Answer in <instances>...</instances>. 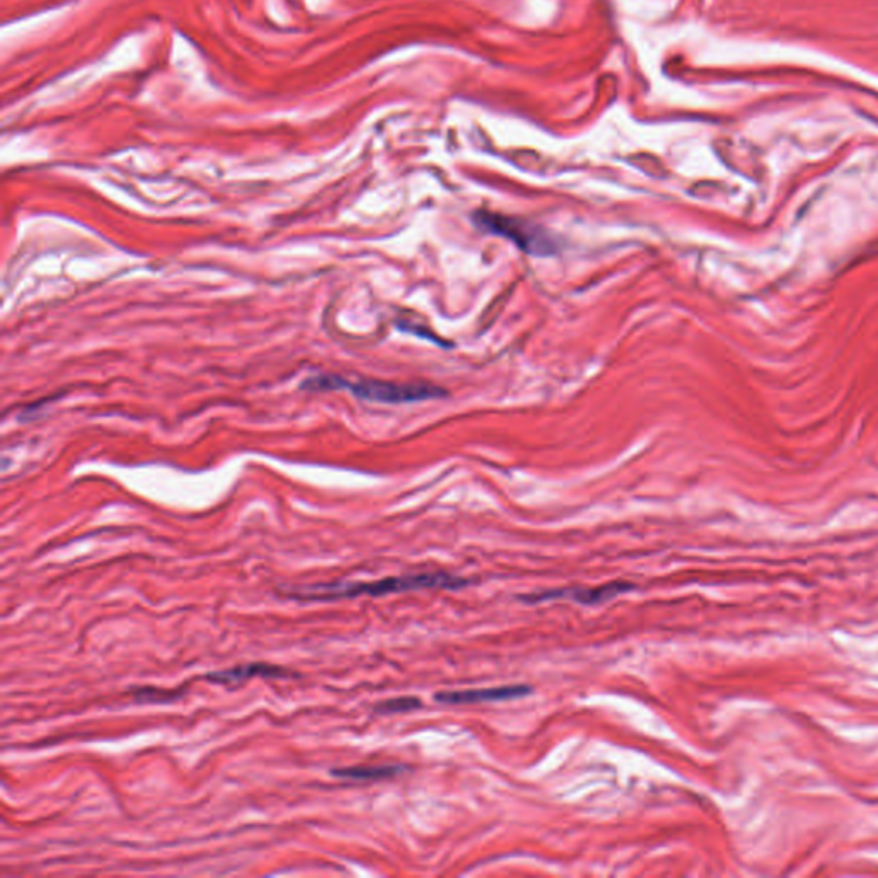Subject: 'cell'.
Masks as SVG:
<instances>
[{
	"instance_id": "5b68a950",
	"label": "cell",
	"mask_w": 878,
	"mask_h": 878,
	"mask_svg": "<svg viewBox=\"0 0 878 878\" xmlns=\"http://www.w3.org/2000/svg\"><path fill=\"white\" fill-rule=\"evenodd\" d=\"M532 688L527 685L494 686V688H481V690H460V692H439L434 695V700L439 704L465 705L481 704V702H500V700H513L530 695Z\"/></svg>"
},
{
	"instance_id": "3957f363",
	"label": "cell",
	"mask_w": 878,
	"mask_h": 878,
	"mask_svg": "<svg viewBox=\"0 0 878 878\" xmlns=\"http://www.w3.org/2000/svg\"><path fill=\"white\" fill-rule=\"evenodd\" d=\"M474 220L479 229L510 239L530 256H553L558 253V241L553 235L520 218L479 211Z\"/></svg>"
},
{
	"instance_id": "9c48e42d",
	"label": "cell",
	"mask_w": 878,
	"mask_h": 878,
	"mask_svg": "<svg viewBox=\"0 0 878 878\" xmlns=\"http://www.w3.org/2000/svg\"><path fill=\"white\" fill-rule=\"evenodd\" d=\"M421 698L417 697H398L385 700L381 704L376 705L374 710L378 714L388 716V714H402V712H412V710L421 709Z\"/></svg>"
},
{
	"instance_id": "52a82bcc",
	"label": "cell",
	"mask_w": 878,
	"mask_h": 878,
	"mask_svg": "<svg viewBox=\"0 0 878 878\" xmlns=\"http://www.w3.org/2000/svg\"><path fill=\"white\" fill-rule=\"evenodd\" d=\"M403 772L400 765H373V767H345L331 770V776L347 781H381L390 779Z\"/></svg>"
},
{
	"instance_id": "277c9868",
	"label": "cell",
	"mask_w": 878,
	"mask_h": 878,
	"mask_svg": "<svg viewBox=\"0 0 878 878\" xmlns=\"http://www.w3.org/2000/svg\"><path fill=\"white\" fill-rule=\"evenodd\" d=\"M290 676H299L289 669L268 662H249V664H241L235 668L222 669V671H211L206 674L205 680L215 685L222 686H241L246 681L253 678H290Z\"/></svg>"
},
{
	"instance_id": "8992f818",
	"label": "cell",
	"mask_w": 878,
	"mask_h": 878,
	"mask_svg": "<svg viewBox=\"0 0 878 878\" xmlns=\"http://www.w3.org/2000/svg\"><path fill=\"white\" fill-rule=\"evenodd\" d=\"M635 589V585L630 582H609V584L599 585L594 589H563L551 590L537 596L525 597V601H542V599H553V597H572L573 601L585 604V606H594V604H602V602L611 601L614 597L621 596L625 592Z\"/></svg>"
},
{
	"instance_id": "7a4b0ae2",
	"label": "cell",
	"mask_w": 878,
	"mask_h": 878,
	"mask_svg": "<svg viewBox=\"0 0 878 878\" xmlns=\"http://www.w3.org/2000/svg\"><path fill=\"white\" fill-rule=\"evenodd\" d=\"M306 390H340L347 388L355 397L383 403L424 402L431 398H443L446 391L429 383H386V381H357L350 383L335 376L311 378L304 383Z\"/></svg>"
},
{
	"instance_id": "ba28073f",
	"label": "cell",
	"mask_w": 878,
	"mask_h": 878,
	"mask_svg": "<svg viewBox=\"0 0 878 878\" xmlns=\"http://www.w3.org/2000/svg\"><path fill=\"white\" fill-rule=\"evenodd\" d=\"M186 692V686L181 688V690H162V688H157V686H143V688H133L131 690L134 702L153 705L174 704L177 700H181L186 695Z\"/></svg>"
},
{
	"instance_id": "6da1fadb",
	"label": "cell",
	"mask_w": 878,
	"mask_h": 878,
	"mask_svg": "<svg viewBox=\"0 0 878 878\" xmlns=\"http://www.w3.org/2000/svg\"><path fill=\"white\" fill-rule=\"evenodd\" d=\"M469 584V580L455 577L450 573H417V575H407V577L381 578L376 582L304 585V587L290 589L287 596L297 599V601L326 602L359 596H390V594H400V592H409V590L438 589V587L458 589V587Z\"/></svg>"
}]
</instances>
